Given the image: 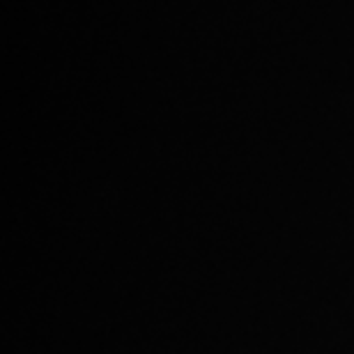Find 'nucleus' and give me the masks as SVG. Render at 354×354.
<instances>
[]
</instances>
